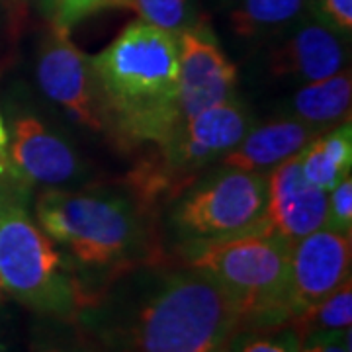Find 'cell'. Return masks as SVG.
I'll use <instances>...</instances> for the list:
<instances>
[{
  "instance_id": "obj_1",
  "label": "cell",
  "mask_w": 352,
  "mask_h": 352,
  "mask_svg": "<svg viewBox=\"0 0 352 352\" xmlns=\"http://www.w3.org/2000/svg\"><path fill=\"white\" fill-rule=\"evenodd\" d=\"M76 317L104 352H212L241 325L237 307L206 270L164 261L124 272Z\"/></svg>"
},
{
  "instance_id": "obj_2",
  "label": "cell",
  "mask_w": 352,
  "mask_h": 352,
  "mask_svg": "<svg viewBox=\"0 0 352 352\" xmlns=\"http://www.w3.org/2000/svg\"><path fill=\"white\" fill-rule=\"evenodd\" d=\"M90 59L104 129L126 147L163 145L180 124L176 34L138 20Z\"/></svg>"
},
{
  "instance_id": "obj_3",
  "label": "cell",
  "mask_w": 352,
  "mask_h": 352,
  "mask_svg": "<svg viewBox=\"0 0 352 352\" xmlns=\"http://www.w3.org/2000/svg\"><path fill=\"white\" fill-rule=\"evenodd\" d=\"M38 226L63 247L73 270L112 280L141 264L164 261L155 210L127 188H45L36 200Z\"/></svg>"
},
{
  "instance_id": "obj_4",
  "label": "cell",
  "mask_w": 352,
  "mask_h": 352,
  "mask_svg": "<svg viewBox=\"0 0 352 352\" xmlns=\"http://www.w3.org/2000/svg\"><path fill=\"white\" fill-rule=\"evenodd\" d=\"M292 241L270 223L206 245L186 263L206 270L237 307L243 329H272L294 319L289 294Z\"/></svg>"
},
{
  "instance_id": "obj_5",
  "label": "cell",
  "mask_w": 352,
  "mask_h": 352,
  "mask_svg": "<svg viewBox=\"0 0 352 352\" xmlns=\"http://www.w3.org/2000/svg\"><path fill=\"white\" fill-rule=\"evenodd\" d=\"M0 288L39 314L75 317L87 305L71 263L22 204L0 198Z\"/></svg>"
},
{
  "instance_id": "obj_6",
  "label": "cell",
  "mask_w": 352,
  "mask_h": 352,
  "mask_svg": "<svg viewBox=\"0 0 352 352\" xmlns=\"http://www.w3.org/2000/svg\"><path fill=\"white\" fill-rule=\"evenodd\" d=\"M266 208L268 176L226 166L198 176L176 196L168 226L186 258L206 245L264 227Z\"/></svg>"
},
{
  "instance_id": "obj_7",
  "label": "cell",
  "mask_w": 352,
  "mask_h": 352,
  "mask_svg": "<svg viewBox=\"0 0 352 352\" xmlns=\"http://www.w3.org/2000/svg\"><path fill=\"white\" fill-rule=\"evenodd\" d=\"M252 127L254 118L249 108L231 98L180 122L173 135L159 145V159L182 192L206 166L235 149Z\"/></svg>"
},
{
  "instance_id": "obj_8",
  "label": "cell",
  "mask_w": 352,
  "mask_h": 352,
  "mask_svg": "<svg viewBox=\"0 0 352 352\" xmlns=\"http://www.w3.org/2000/svg\"><path fill=\"white\" fill-rule=\"evenodd\" d=\"M38 85L78 126L104 131L92 59L69 38V30L51 25L38 51Z\"/></svg>"
},
{
  "instance_id": "obj_9",
  "label": "cell",
  "mask_w": 352,
  "mask_h": 352,
  "mask_svg": "<svg viewBox=\"0 0 352 352\" xmlns=\"http://www.w3.org/2000/svg\"><path fill=\"white\" fill-rule=\"evenodd\" d=\"M176 38L180 122L235 98L237 67L219 47L210 24H190Z\"/></svg>"
},
{
  "instance_id": "obj_10",
  "label": "cell",
  "mask_w": 352,
  "mask_h": 352,
  "mask_svg": "<svg viewBox=\"0 0 352 352\" xmlns=\"http://www.w3.org/2000/svg\"><path fill=\"white\" fill-rule=\"evenodd\" d=\"M351 235L329 227L292 243L289 294L294 319L351 280Z\"/></svg>"
},
{
  "instance_id": "obj_11",
  "label": "cell",
  "mask_w": 352,
  "mask_h": 352,
  "mask_svg": "<svg viewBox=\"0 0 352 352\" xmlns=\"http://www.w3.org/2000/svg\"><path fill=\"white\" fill-rule=\"evenodd\" d=\"M8 163L14 176L47 188L73 184L82 175L73 145L36 116H18L12 122Z\"/></svg>"
},
{
  "instance_id": "obj_12",
  "label": "cell",
  "mask_w": 352,
  "mask_h": 352,
  "mask_svg": "<svg viewBox=\"0 0 352 352\" xmlns=\"http://www.w3.org/2000/svg\"><path fill=\"white\" fill-rule=\"evenodd\" d=\"M327 208L329 194L303 176L298 155L276 164L268 175L266 219L292 243L327 226Z\"/></svg>"
},
{
  "instance_id": "obj_13",
  "label": "cell",
  "mask_w": 352,
  "mask_h": 352,
  "mask_svg": "<svg viewBox=\"0 0 352 352\" xmlns=\"http://www.w3.org/2000/svg\"><path fill=\"white\" fill-rule=\"evenodd\" d=\"M289 30L292 34L272 51L270 71L274 75L314 82L344 69L346 50L337 30L315 16H305Z\"/></svg>"
},
{
  "instance_id": "obj_14",
  "label": "cell",
  "mask_w": 352,
  "mask_h": 352,
  "mask_svg": "<svg viewBox=\"0 0 352 352\" xmlns=\"http://www.w3.org/2000/svg\"><path fill=\"white\" fill-rule=\"evenodd\" d=\"M317 133L321 131L294 118L274 120L264 126L252 127L241 139L239 145L221 159V164L263 173L264 168H274L276 164L298 155Z\"/></svg>"
},
{
  "instance_id": "obj_15",
  "label": "cell",
  "mask_w": 352,
  "mask_h": 352,
  "mask_svg": "<svg viewBox=\"0 0 352 352\" xmlns=\"http://www.w3.org/2000/svg\"><path fill=\"white\" fill-rule=\"evenodd\" d=\"M351 71L342 69L337 75L314 80L298 88L289 98V116L323 131L329 126L340 124L351 118Z\"/></svg>"
},
{
  "instance_id": "obj_16",
  "label": "cell",
  "mask_w": 352,
  "mask_h": 352,
  "mask_svg": "<svg viewBox=\"0 0 352 352\" xmlns=\"http://www.w3.org/2000/svg\"><path fill=\"white\" fill-rule=\"evenodd\" d=\"M303 176L321 190H333L352 166L351 118L340 122L331 131L317 133L302 151L298 153Z\"/></svg>"
},
{
  "instance_id": "obj_17",
  "label": "cell",
  "mask_w": 352,
  "mask_h": 352,
  "mask_svg": "<svg viewBox=\"0 0 352 352\" xmlns=\"http://www.w3.org/2000/svg\"><path fill=\"white\" fill-rule=\"evenodd\" d=\"M311 0H237L229 24L241 38L278 34L309 16Z\"/></svg>"
},
{
  "instance_id": "obj_18",
  "label": "cell",
  "mask_w": 352,
  "mask_h": 352,
  "mask_svg": "<svg viewBox=\"0 0 352 352\" xmlns=\"http://www.w3.org/2000/svg\"><path fill=\"white\" fill-rule=\"evenodd\" d=\"M352 323V288L351 280L314 307L305 309L289 325L296 329L300 339L311 333H331L351 329Z\"/></svg>"
},
{
  "instance_id": "obj_19",
  "label": "cell",
  "mask_w": 352,
  "mask_h": 352,
  "mask_svg": "<svg viewBox=\"0 0 352 352\" xmlns=\"http://www.w3.org/2000/svg\"><path fill=\"white\" fill-rule=\"evenodd\" d=\"M110 8H127L141 22L178 34L192 24V0H112Z\"/></svg>"
},
{
  "instance_id": "obj_20",
  "label": "cell",
  "mask_w": 352,
  "mask_h": 352,
  "mask_svg": "<svg viewBox=\"0 0 352 352\" xmlns=\"http://www.w3.org/2000/svg\"><path fill=\"white\" fill-rule=\"evenodd\" d=\"M229 352H302V339L292 325L243 329L227 340Z\"/></svg>"
},
{
  "instance_id": "obj_21",
  "label": "cell",
  "mask_w": 352,
  "mask_h": 352,
  "mask_svg": "<svg viewBox=\"0 0 352 352\" xmlns=\"http://www.w3.org/2000/svg\"><path fill=\"white\" fill-rule=\"evenodd\" d=\"M112 0H51V25L69 30L90 14L110 8Z\"/></svg>"
},
{
  "instance_id": "obj_22",
  "label": "cell",
  "mask_w": 352,
  "mask_h": 352,
  "mask_svg": "<svg viewBox=\"0 0 352 352\" xmlns=\"http://www.w3.org/2000/svg\"><path fill=\"white\" fill-rule=\"evenodd\" d=\"M327 226L333 231L351 235L352 231V178L344 176L333 190H329Z\"/></svg>"
},
{
  "instance_id": "obj_23",
  "label": "cell",
  "mask_w": 352,
  "mask_h": 352,
  "mask_svg": "<svg viewBox=\"0 0 352 352\" xmlns=\"http://www.w3.org/2000/svg\"><path fill=\"white\" fill-rule=\"evenodd\" d=\"M309 12L337 30L340 36H351L352 0H311Z\"/></svg>"
},
{
  "instance_id": "obj_24",
  "label": "cell",
  "mask_w": 352,
  "mask_h": 352,
  "mask_svg": "<svg viewBox=\"0 0 352 352\" xmlns=\"http://www.w3.org/2000/svg\"><path fill=\"white\" fill-rule=\"evenodd\" d=\"M302 352H351V329L305 335Z\"/></svg>"
},
{
  "instance_id": "obj_25",
  "label": "cell",
  "mask_w": 352,
  "mask_h": 352,
  "mask_svg": "<svg viewBox=\"0 0 352 352\" xmlns=\"http://www.w3.org/2000/svg\"><path fill=\"white\" fill-rule=\"evenodd\" d=\"M8 141H10V135H8V129H6V124L0 116V175L8 173L10 170V163H8Z\"/></svg>"
},
{
  "instance_id": "obj_26",
  "label": "cell",
  "mask_w": 352,
  "mask_h": 352,
  "mask_svg": "<svg viewBox=\"0 0 352 352\" xmlns=\"http://www.w3.org/2000/svg\"><path fill=\"white\" fill-rule=\"evenodd\" d=\"M212 352H229V346H227V342L226 344H221V346H217V349H214Z\"/></svg>"
},
{
  "instance_id": "obj_27",
  "label": "cell",
  "mask_w": 352,
  "mask_h": 352,
  "mask_svg": "<svg viewBox=\"0 0 352 352\" xmlns=\"http://www.w3.org/2000/svg\"><path fill=\"white\" fill-rule=\"evenodd\" d=\"M41 352H61V351H57V349H45V351H41Z\"/></svg>"
},
{
  "instance_id": "obj_28",
  "label": "cell",
  "mask_w": 352,
  "mask_h": 352,
  "mask_svg": "<svg viewBox=\"0 0 352 352\" xmlns=\"http://www.w3.org/2000/svg\"><path fill=\"white\" fill-rule=\"evenodd\" d=\"M0 352H4V349H2V344H0Z\"/></svg>"
}]
</instances>
